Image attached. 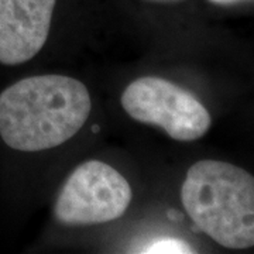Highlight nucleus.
<instances>
[{"instance_id":"f257e3e1","label":"nucleus","mask_w":254,"mask_h":254,"mask_svg":"<svg viewBox=\"0 0 254 254\" xmlns=\"http://www.w3.org/2000/svg\"><path fill=\"white\" fill-rule=\"evenodd\" d=\"M91 109L89 92L75 78H24L0 93V136L18 151L54 148L81 130Z\"/></svg>"},{"instance_id":"f03ea898","label":"nucleus","mask_w":254,"mask_h":254,"mask_svg":"<svg viewBox=\"0 0 254 254\" xmlns=\"http://www.w3.org/2000/svg\"><path fill=\"white\" fill-rule=\"evenodd\" d=\"M181 200L198 230L227 249L254 245V178L218 160H202L187 173Z\"/></svg>"},{"instance_id":"7ed1b4c3","label":"nucleus","mask_w":254,"mask_h":254,"mask_svg":"<svg viewBox=\"0 0 254 254\" xmlns=\"http://www.w3.org/2000/svg\"><path fill=\"white\" fill-rule=\"evenodd\" d=\"M122 106L140 123L161 127L178 141H193L212 125L208 109L190 92L158 76L133 81L122 93Z\"/></svg>"},{"instance_id":"20e7f679","label":"nucleus","mask_w":254,"mask_h":254,"mask_svg":"<svg viewBox=\"0 0 254 254\" xmlns=\"http://www.w3.org/2000/svg\"><path fill=\"white\" fill-rule=\"evenodd\" d=\"M131 196L130 184L118 170L91 160L66 178L55 202V218L68 226L108 223L126 213Z\"/></svg>"},{"instance_id":"39448f33","label":"nucleus","mask_w":254,"mask_h":254,"mask_svg":"<svg viewBox=\"0 0 254 254\" xmlns=\"http://www.w3.org/2000/svg\"><path fill=\"white\" fill-rule=\"evenodd\" d=\"M57 0H0V63L18 65L44 47Z\"/></svg>"},{"instance_id":"423d86ee","label":"nucleus","mask_w":254,"mask_h":254,"mask_svg":"<svg viewBox=\"0 0 254 254\" xmlns=\"http://www.w3.org/2000/svg\"><path fill=\"white\" fill-rule=\"evenodd\" d=\"M140 253L147 254H177L193 253V249L185 240L177 237H160L143 246Z\"/></svg>"},{"instance_id":"0eeeda50","label":"nucleus","mask_w":254,"mask_h":254,"mask_svg":"<svg viewBox=\"0 0 254 254\" xmlns=\"http://www.w3.org/2000/svg\"><path fill=\"white\" fill-rule=\"evenodd\" d=\"M212 3H216V4H235L237 1H242V0H209Z\"/></svg>"},{"instance_id":"6e6552de","label":"nucleus","mask_w":254,"mask_h":254,"mask_svg":"<svg viewBox=\"0 0 254 254\" xmlns=\"http://www.w3.org/2000/svg\"><path fill=\"white\" fill-rule=\"evenodd\" d=\"M148 1H154V3H178L182 0H148Z\"/></svg>"},{"instance_id":"1a4fd4ad","label":"nucleus","mask_w":254,"mask_h":254,"mask_svg":"<svg viewBox=\"0 0 254 254\" xmlns=\"http://www.w3.org/2000/svg\"><path fill=\"white\" fill-rule=\"evenodd\" d=\"M92 131H93V133H98V131H99V126L93 125V126H92Z\"/></svg>"}]
</instances>
